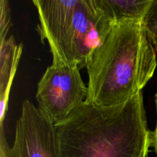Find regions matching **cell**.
<instances>
[{"label": "cell", "instance_id": "1", "mask_svg": "<svg viewBox=\"0 0 157 157\" xmlns=\"http://www.w3.org/2000/svg\"><path fill=\"white\" fill-rule=\"evenodd\" d=\"M55 127L58 157H147L153 146L142 92L113 107L85 101Z\"/></svg>", "mask_w": 157, "mask_h": 157}, {"label": "cell", "instance_id": "2", "mask_svg": "<svg viewBox=\"0 0 157 157\" xmlns=\"http://www.w3.org/2000/svg\"><path fill=\"white\" fill-rule=\"evenodd\" d=\"M156 52L142 22L114 23L86 63V101L113 107L142 92L156 71Z\"/></svg>", "mask_w": 157, "mask_h": 157}, {"label": "cell", "instance_id": "3", "mask_svg": "<svg viewBox=\"0 0 157 157\" xmlns=\"http://www.w3.org/2000/svg\"><path fill=\"white\" fill-rule=\"evenodd\" d=\"M39 18L38 32L47 41L53 62L85 67L90 54L114 23L94 0H34Z\"/></svg>", "mask_w": 157, "mask_h": 157}, {"label": "cell", "instance_id": "4", "mask_svg": "<svg viewBox=\"0 0 157 157\" xmlns=\"http://www.w3.org/2000/svg\"><path fill=\"white\" fill-rule=\"evenodd\" d=\"M76 65L52 63L38 84V108L57 125L87 98L88 89Z\"/></svg>", "mask_w": 157, "mask_h": 157}, {"label": "cell", "instance_id": "5", "mask_svg": "<svg viewBox=\"0 0 157 157\" xmlns=\"http://www.w3.org/2000/svg\"><path fill=\"white\" fill-rule=\"evenodd\" d=\"M9 157H58L55 124L29 100L21 105Z\"/></svg>", "mask_w": 157, "mask_h": 157}, {"label": "cell", "instance_id": "6", "mask_svg": "<svg viewBox=\"0 0 157 157\" xmlns=\"http://www.w3.org/2000/svg\"><path fill=\"white\" fill-rule=\"evenodd\" d=\"M22 52V44H16L12 36L0 41V125L8 110L9 94Z\"/></svg>", "mask_w": 157, "mask_h": 157}, {"label": "cell", "instance_id": "7", "mask_svg": "<svg viewBox=\"0 0 157 157\" xmlns=\"http://www.w3.org/2000/svg\"><path fill=\"white\" fill-rule=\"evenodd\" d=\"M104 17L111 23L136 21L143 23L153 0H94Z\"/></svg>", "mask_w": 157, "mask_h": 157}, {"label": "cell", "instance_id": "8", "mask_svg": "<svg viewBox=\"0 0 157 157\" xmlns=\"http://www.w3.org/2000/svg\"><path fill=\"white\" fill-rule=\"evenodd\" d=\"M143 26L149 41L157 52V0H153L143 21Z\"/></svg>", "mask_w": 157, "mask_h": 157}, {"label": "cell", "instance_id": "9", "mask_svg": "<svg viewBox=\"0 0 157 157\" xmlns=\"http://www.w3.org/2000/svg\"><path fill=\"white\" fill-rule=\"evenodd\" d=\"M0 41L5 40L11 27V13L9 2L0 0Z\"/></svg>", "mask_w": 157, "mask_h": 157}, {"label": "cell", "instance_id": "10", "mask_svg": "<svg viewBox=\"0 0 157 157\" xmlns=\"http://www.w3.org/2000/svg\"><path fill=\"white\" fill-rule=\"evenodd\" d=\"M156 114H157V92L156 94ZM153 146L155 149V151H156V156H157V120H156V129H155L154 132H153Z\"/></svg>", "mask_w": 157, "mask_h": 157}]
</instances>
